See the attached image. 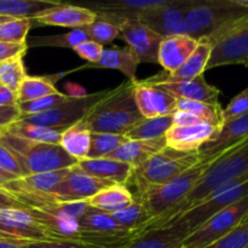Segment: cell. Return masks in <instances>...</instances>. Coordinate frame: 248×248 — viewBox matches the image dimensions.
Wrapping results in <instances>:
<instances>
[{
	"label": "cell",
	"instance_id": "cell-51",
	"mask_svg": "<svg viewBox=\"0 0 248 248\" xmlns=\"http://www.w3.org/2000/svg\"><path fill=\"white\" fill-rule=\"evenodd\" d=\"M199 123H203V121L190 113L181 110H176L173 113V126H190Z\"/></svg>",
	"mask_w": 248,
	"mask_h": 248
},
{
	"label": "cell",
	"instance_id": "cell-31",
	"mask_svg": "<svg viewBox=\"0 0 248 248\" xmlns=\"http://www.w3.org/2000/svg\"><path fill=\"white\" fill-rule=\"evenodd\" d=\"M58 4L52 0H0V16L31 19Z\"/></svg>",
	"mask_w": 248,
	"mask_h": 248
},
{
	"label": "cell",
	"instance_id": "cell-47",
	"mask_svg": "<svg viewBox=\"0 0 248 248\" xmlns=\"http://www.w3.org/2000/svg\"><path fill=\"white\" fill-rule=\"evenodd\" d=\"M28 248H96L77 241H62V240H43L26 244Z\"/></svg>",
	"mask_w": 248,
	"mask_h": 248
},
{
	"label": "cell",
	"instance_id": "cell-27",
	"mask_svg": "<svg viewBox=\"0 0 248 248\" xmlns=\"http://www.w3.org/2000/svg\"><path fill=\"white\" fill-rule=\"evenodd\" d=\"M165 147H166L165 137L147 140H128L106 157L126 162L133 169H137Z\"/></svg>",
	"mask_w": 248,
	"mask_h": 248
},
{
	"label": "cell",
	"instance_id": "cell-38",
	"mask_svg": "<svg viewBox=\"0 0 248 248\" xmlns=\"http://www.w3.org/2000/svg\"><path fill=\"white\" fill-rule=\"evenodd\" d=\"M28 77L24 56H16L10 60L0 62V85L7 87L11 91L17 92L22 81Z\"/></svg>",
	"mask_w": 248,
	"mask_h": 248
},
{
	"label": "cell",
	"instance_id": "cell-15",
	"mask_svg": "<svg viewBox=\"0 0 248 248\" xmlns=\"http://www.w3.org/2000/svg\"><path fill=\"white\" fill-rule=\"evenodd\" d=\"M111 184L113 183L102 181V179L85 173L75 165L70 167L69 173L63 179L62 183L53 190L51 198L60 202L86 201Z\"/></svg>",
	"mask_w": 248,
	"mask_h": 248
},
{
	"label": "cell",
	"instance_id": "cell-18",
	"mask_svg": "<svg viewBox=\"0 0 248 248\" xmlns=\"http://www.w3.org/2000/svg\"><path fill=\"white\" fill-rule=\"evenodd\" d=\"M133 98L144 119L171 115L176 111V97L161 87L144 84L138 79L135 81Z\"/></svg>",
	"mask_w": 248,
	"mask_h": 248
},
{
	"label": "cell",
	"instance_id": "cell-32",
	"mask_svg": "<svg viewBox=\"0 0 248 248\" xmlns=\"http://www.w3.org/2000/svg\"><path fill=\"white\" fill-rule=\"evenodd\" d=\"M173 126V114L159 118L144 119L138 121L127 133L130 140H147L165 137L167 131Z\"/></svg>",
	"mask_w": 248,
	"mask_h": 248
},
{
	"label": "cell",
	"instance_id": "cell-3",
	"mask_svg": "<svg viewBox=\"0 0 248 248\" xmlns=\"http://www.w3.org/2000/svg\"><path fill=\"white\" fill-rule=\"evenodd\" d=\"M242 177H248V140L208 162L207 169L198 183L188 196L174 208L164 225L183 215L196 203L201 202L208 194L222 184Z\"/></svg>",
	"mask_w": 248,
	"mask_h": 248
},
{
	"label": "cell",
	"instance_id": "cell-26",
	"mask_svg": "<svg viewBox=\"0 0 248 248\" xmlns=\"http://www.w3.org/2000/svg\"><path fill=\"white\" fill-rule=\"evenodd\" d=\"M78 169L92 177L113 184L125 186L131 178L133 167L126 162L101 157V159H82L77 162Z\"/></svg>",
	"mask_w": 248,
	"mask_h": 248
},
{
	"label": "cell",
	"instance_id": "cell-6",
	"mask_svg": "<svg viewBox=\"0 0 248 248\" xmlns=\"http://www.w3.org/2000/svg\"><path fill=\"white\" fill-rule=\"evenodd\" d=\"M0 143L9 148L16 156L23 170L24 177L70 169L78 162L60 144L33 142L7 132L0 133Z\"/></svg>",
	"mask_w": 248,
	"mask_h": 248
},
{
	"label": "cell",
	"instance_id": "cell-25",
	"mask_svg": "<svg viewBox=\"0 0 248 248\" xmlns=\"http://www.w3.org/2000/svg\"><path fill=\"white\" fill-rule=\"evenodd\" d=\"M140 60L131 47L104 48L99 60L82 65V69H114L123 73L128 81H136Z\"/></svg>",
	"mask_w": 248,
	"mask_h": 248
},
{
	"label": "cell",
	"instance_id": "cell-11",
	"mask_svg": "<svg viewBox=\"0 0 248 248\" xmlns=\"http://www.w3.org/2000/svg\"><path fill=\"white\" fill-rule=\"evenodd\" d=\"M196 0H166L162 5L140 11L136 18L157 35L166 38L184 34V23L189 10Z\"/></svg>",
	"mask_w": 248,
	"mask_h": 248
},
{
	"label": "cell",
	"instance_id": "cell-8",
	"mask_svg": "<svg viewBox=\"0 0 248 248\" xmlns=\"http://www.w3.org/2000/svg\"><path fill=\"white\" fill-rule=\"evenodd\" d=\"M79 242L96 248H119L138 232L119 224L110 215L90 208L79 220Z\"/></svg>",
	"mask_w": 248,
	"mask_h": 248
},
{
	"label": "cell",
	"instance_id": "cell-35",
	"mask_svg": "<svg viewBox=\"0 0 248 248\" xmlns=\"http://www.w3.org/2000/svg\"><path fill=\"white\" fill-rule=\"evenodd\" d=\"M110 216L126 229L138 232V234L145 232L153 220L142 202L136 199L128 207L124 208L119 212L111 213Z\"/></svg>",
	"mask_w": 248,
	"mask_h": 248
},
{
	"label": "cell",
	"instance_id": "cell-50",
	"mask_svg": "<svg viewBox=\"0 0 248 248\" xmlns=\"http://www.w3.org/2000/svg\"><path fill=\"white\" fill-rule=\"evenodd\" d=\"M1 208H16V210H27L28 206L17 199L11 191L0 188V210Z\"/></svg>",
	"mask_w": 248,
	"mask_h": 248
},
{
	"label": "cell",
	"instance_id": "cell-5",
	"mask_svg": "<svg viewBox=\"0 0 248 248\" xmlns=\"http://www.w3.org/2000/svg\"><path fill=\"white\" fill-rule=\"evenodd\" d=\"M200 162L198 152H179L166 145L147 162L133 169L125 186L136 196L150 186L167 183Z\"/></svg>",
	"mask_w": 248,
	"mask_h": 248
},
{
	"label": "cell",
	"instance_id": "cell-2",
	"mask_svg": "<svg viewBox=\"0 0 248 248\" xmlns=\"http://www.w3.org/2000/svg\"><path fill=\"white\" fill-rule=\"evenodd\" d=\"M248 17V0H196L184 23V34L211 43L225 31Z\"/></svg>",
	"mask_w": 248,
	"mask_h": 248
},
{
	"label": "cell",
	"instance_id": "cell-22",
	"mask_svg": "<svg viewBox=\"0 0 248 248\" xmlns=\"http://www.w3.org/2000/svg\"><path fill=\"white\" fill-rule=\"evenodd\" d=\"M29 215L44 229L48 240L79 242V222L63 216L55 215L41 207H28Z\"/></svg>",
	"mask_w": 248,
	"mask_h": 248
},
{
	"label": "cell",
	"instance_id": "cell-24",
	"mask_svg": "<svg viewBox=\"0 0 248 248\" xmlns=\"http://www.w3.org/2000/svg\"><path fill=\"white\" fill-rule=\"evenodd\" d=\"M196 46L198 40L186 34L162 38L157 55V63L164 68V72H173L186 62Z\"/></svg>",
	"mask_w": 248,
	"mask_h": 248
},
{
	"label": "cell",
	"instance_id": "cell-59",
	"mask_svg": "<svg viewBox=\"0 0 248 248\" xmlns=\"http://www.w3.org/2000/svg\"><path fill=\"white\" fill-rule=\"evenodd\" d=\"M247 248H248V247H247Z\"/></svg>",
	"mask_w": 248,
	"mask_h": 248
},
{
	"label": "cell",
	"instance_id": "cell-14",
	"mask_svg": "<svg viewBox=\"0 0 248 248\" xmlns=\"http://www.w3.org/2000/svg\"><path fill=\"white\" fill-rule=\"evenodd\" d=\"M120 36L135 51L140 63H157L162 36L140 23L136 17H126L120 24Z\"/></svg>",
	"mask_w": 248,
	"mask_h": 248
},
{
	"label": "cell",
	"instance_id": "cell-40",
	"mask_svg": "<svg viewBox=\"0 0 248 248\" xmlns=\"http://www.w3.org/2000/svg\"><path fill=\"white\" fill-rule=\"evenodd\" d=\"M29 18H7L0 23V41L10 44H27L31 28Z\"/></svg>",
	"mask_w": 248,
	"mask_h": 248
},
{
	"label": "cell",
	"instance_id": "cell-17",
	"mask_svg": "<svg viewBox=\"0 0 248 248\" xmlns=\"http://www.w3.org/2000/svg\"><path fill=\"white\" fill-rule=\"evenodd\" d=\"M248 140V113L240 118L228 121L220 128L217 137L203 144L198 150L199 157L202 164H208L224 154L228 150L241 144Z\"/></svg>",
	"mask_w": 248,
	"mask_h": 248
},
{
	"label": "cell",
	"instance_id": "cell-55",
	"mask_svg": "<svg viewBox=\"0 0 248 248\" xmlns=\"http://www.w3.org/2000/svg\"><path fill=\"white\" fill-rule=\"evenodd\" d=\"M7 18H10V17H2V16H0V23H1V22H4V21H6Z\"/></svg>",
	"mask_w": 248,
	"mask_h": 248
},
{
	"label": "cell",
	"instance_id": "cell-19",
	"mask_svg": "<svg viewBox=\"0 0 248 248\" xmlns=\"http://www.w3.org/2000/svg\"><path fill=\"white\" fill-rule=\"evenodd\" d=\"M220 127L207 123L190 126H172L165 135L167 147L179 152H198L203 144L217 137Z\"/></svg>",
	"mask_w": 248,
	"mask_h": 248
},
{
	"label": "cell",
	"instance_id": "cell-13",
	"mask_svg": "<svg viewBox=\"0 0 248 248\" xmlns=\"http://www.w3.org/2000/svg\"><path fill=\"white\" fill-rule=\"evenodd\" d=\"M0 239L28 244L48 240L43 228L31 218L27 210L1 208L0 210Z\"/></svg>",
	"mask_w": 248,
	"mask_h": 248
},
{
	"label": "cell",
	"instance_id": "cell-9",
	"mask_svg": "<svg viewBox=\"0 0 248 248\" xmlns=\"http://www.w3.org/2000/svg\"><path fill=\"white\" fill-rule=\"evenodd\" d=\"M109 90L94 92L91 94H82L78 97H70L68 101L47 111L40 114H31V115L19 116L18 120L23 123L39 125L43 127L52 128L63 132L65 128L70 127L78 121L85 118L90 109L103 98Z\"/></svg>",
	"mask_w": 248,
	"mask_h": 248
},
{
	"label": "cell",
	"instance_id": "cell-53",
	"mask_svg": "<svg viewBox=\"0 0 248 248\" xmlns=\"http://www.w3.org/2000/svg\"><path fill=\"white\" fill-rule=\"evenodd\" d=\"M0 248H28V247L26 246V244H22V242H15V241H9V240L0 239Z\"/></svg>",
	"mask_w": 248,
	"mask_h": 248
},
{
	"label": "cell",
	"instance_id": "cell-16",
	"mask_svg": "<svg viewBox=\"0 0 248 248\" xmlns=\"http://www.w3.org/2000/svg\"><path fill=\"white\" fill-rule=\"evenodd\" d=\"M213 44L208 39H200L198 40V46L194 52L186 58V62L178 69L171 73H157L156 75H153V77L145 80H140V81L148 85H156L161 84V82H181L195 79L200 75H203V73L206 72Z\"/></svg>",
	"mask_w": 248,
	"mask_h": 248
},
{
	"label": "cell",
	"instance_id": "cell-41",
	"mask_svg": "<svg viewBox=\"0 0 248 248\" xmlns=\"http://www.w3.org/2000/svg\"><path fill=\"white\" fill-rule=\"evenodd\" d=\"M70 98L68 94L58 92L56 94H51V96L43 97V98L35 99V101L31 102H23V103H18V110L21 116L24 115H31V114H40L44 111H47L50 109L55 108V107L60 106V104L64 103L65 101Z\"/></svg>",
	"mask_w": 248,
	"mask_h": 248
},
{
	"label": "cell",
	"instance_id": "cell-49",
	"mask_svg": "<svg viewBox=\"0 0 248 248\" xmlns=\"http://www.w3.org/2000/svg\"><path fill=\"white\" fill-rule=\"evenodd\" d=\"M18 107H0V133L19 119Z\"/></svg>",
	"mask_w": 248,
	"mask_h": 248
},
{
	"label": "cell",
	"instance_id": "cell-30",
	"mask_svg": "<svg viewBox=\"0 0 248 248\" xmlns=\"http://www.w3.org/2000/svg\"><path fill=\"white\" fill-rule=\"evenodd\" d=\"M166 0H110V1L89 2L82 6L92 10L94 12L103 14L120 15L125 17H136L140 11L150 9V7L160 6Z\"/></svg>",
	"mask_w": 248,
	"mask_h": 248
},
{
	"label": "cell",
	"instance_id": "cell-12",
	"mask_svg": "<svg viewBox=\"0 0 248 248\" xmlns=\"http://www.w3.org/2000/svg\"><path fill=\"white\" fill-rule=\"evenodd\" d=\"M207 69L230 64H244L248 58V17L230 27L213 41Z\"/></svg>",
	"mask_w": 248,
	"mask_h": 248
},
{
	"label": "cell",
	"instance_id": "cell-52",
	"mask_svg": "<svg viewBox=\"0 0 248 248\" xmlns=\"http://www.w3.org/2000/svg\"><path fill=\"white\" fill-rule=\"evenodd\" d=\"M18 104L17 92L0 85V107H15Z\"/></svg>",
	"mask_w": 248,
	"mask_h": 248
},
{
	"label": "cell",
	"instance_id": "cell-46",
	"mask_svg": "<svg viewBox=\"0 0 248 248\" xmlns=\"http://www.w3.org/2000/svg\"><path fill=\"white\" fill-rule=\"evenodd\" d=\"M0 167L9 172V173L18 177V178L24 177V172L22 170L21 165H19L18 160L12 154L11 150L5 147L4 144H1V143H0Z\"/></svg>",
	"mask_w": 248,
	"mask_h": 248
},
{
	"label": "cell",
	"instance_id": "cell-39",
	"mask_svg": "<svg viewBox=\"0 0 248 248\" xmlns=\"http://www.w3.org/2000/svg\"><path fill=\"white\" fill-rule=\"evenodd\" d=\"M125 135L115 133H92L91 144H90L89 155L86 159H101L108 156L109 154L128 142Z\"/></svg>",
	"mask_w": 248,
	"mask_h": 248
},
{
	"label": "cell",
	"instance_id": "cell-20",
	"mask_svg": "<svg viewBox=\"0 0 248 248\" xmlns=\"http://www.w3.org/2000/svg\"><path fill=\"white\" fill-rule=\"evenodd\" d=\"M97 14L82 5L60 4L31 18L36 26H58L78 29L85 28L96 21Z\"/></svg>",
	"mask_w": 248,
	"mask_h": 248
},
{
	"label": "cell",
	"instance_id": "cell-48",
	"mask_svg": "<svg viewBox=\"0 0 248 248\" xmlns=\"http://www.w3.org/2000/svg\"><path fill=\"white\" fill-rule=\"evenodd\" d=\"M27 51H28L27 44H10L0 41V62H4L16 56H24Z\"/></svg>",
	"mask_w": 248,
	"mask_h": 248
},
{
	"label": "cell",
	"instance_id": "cell-56",
	"mask_svg": "<svg viewBox=\"0 0 248 248\" xmlns=\"http://www.w3.org/2000/svg\"><path fill=\"white\" fill-rule=\"evenodd\" d=\"M244 65H246V67L248 68V58H247V60H246V62L244 63Z\"/></svg>",
	"mask_w": 248,
	"mask_h": 248
},
{
	"label": "cell",
	"instance_id": "cell-21",
	"mask_svg": "<svg viewBox=\"0 0 248 248\" xmlns=\"http://www.w3.org/2000/svg\"><path fill=\"white\" fill-rule=\"evenodd\" d=\"M190 234L182 223H173L140 232L119 248H179Z\"/></svg>",
	"mask_w": 248,
	"mask_h": 248
},
{
	"label": "cell",
	"instance_id": "cell-42",
	"mask_svg": "<svg viewBox=\"0 0 248 248\" xmlns=\"http://www.w3.org/2000/svg\"><path fill=\"white\" fill-rule=\"evenodd\" d=\"M84 29L86 31L90 40L96 41L97 44L102 46L111 43L118 36H120V28L119 27L110 23V22L98 18V17L96 18V21L92 22L90 26L85 27Z\"/></svg>",
	"mask_w": 248,
	"mask_h": 248
},
{
	"label": "cell",
	"instance_id": "cell-43",
	"mask_svg": "<svg viewBox=\"0 0 248 248\" xmlns=\"http://www.w3.org/2000/svg\"><path fill=\"white\" fill-rule=\"evenodd\" d=\"M248 247V222H244L241 225L217 240L213 244L203 248H247Z\"/></svg>",
	"mask_w": 248,
	"mask_h": 248
},
{
	"label": "cell",
	"instance_id": "cell-1",
	"mask_svg": "<svg viewBox=\"0 0 248 248\" xmlns=\"http://www.w3.org/2000/svg\"><path fill=\"white\" fill-rule=\"evenodd\" d=\"M135 81L123 82L109 90L89 110L82 120L92 133L126 135L143 119L133 98Z\"/></svg>",
	"mask_w": 248,
	"mask_h": 248
},
{
	"label": "cell",
	"instance_id": "cell-29",
	"mask_svg": "<svg viewBox=\"0 0 248 248\" xmlns=\"http://www.w3.org/2000/svg\"><path fill=\"white\" fill-rule=\"evenodd\" d=\"M92 132L84 120L78 121L70 127L65 128L61 136L60 145L68 155L80 161L86 159L91 144Z\"/></svg>",
	"mask_w": 248,
	"mask_h": 248
},
{
	"label": "cell",
	"instance_id": "cell-54",
	"mask_svg": "<svg viewBox=\"0 0 248 248\" xmlns=\"http://www.w3.org/2000/svg\"><path fill=\"white\" fill-rule=\"evenodd\" d=\"M7 183H9V182H6L5 181V179H2L1 177H0V188H6V186H7Z\"/></svg>",
	"mask_w": 248,
	"mask_h": 248
},
{
	"label": "cell",
	"instance_id": "cell-45",
	"mask_svg": "<svg viewBox=\"0 0 248 248\" xmlns=\"http://www.w3.org/2000/svg\"><path fill=\"white\" fill-rule=\"evenodd\" d=\"M73 50L78 53L81 58L87 61V63H94L99 60L103 52V46L97 44L93 40H85L82 43L78 44Z\"/></svg>",
	"mask_w": 248,
	"mask_h": 248
},
{
	"label": "cell",
	"instance_id": "cell-44",
	"mask_svg": "<svg viewBox=\"0 0 248 248\" xmlns=\"http://www.w3.org/2000/svg\"><path fill=\"white\" fill-rule=\"evenodd\" d=\"M248 113V87L237 93L225 108H223V125Z\"/></svg>",
	"mask_w": 248,
	"mask_h": 248
},
{
	"label": "cell",
	"instance_id": "cell-7",
	"mask_svg": "<svg viewBox=\"0 0 248 248\" xmlns=\"http://www.w3.org/2000/svg\"><path fill=\"white\" fill-rule=\"evenodd\" d=\"M247 195L248 177H242V178L228 182V183L222 184L217 189H215L212 193L208 194L201 202L196 203L195 206L189 208L183 215H181L176 219L171 220L165 225L182 223L188 228L189 232H193L200 225L207 222L211 217L228 208L229 206L234 205Z\"/></svg>",
	"mask_w": 248,
	"mask_h": 248
},
{
	"label": "cell",
	"instance_id": "cell-28",
	"mask_svg": "<svg viewBox=\"0 0 248 248\" xmlns=\"http://www.w3.org/2000/svg\"><path fill=\"white\" fill-rule=\"evenodd\" d=\"M133 201L135 198L127 186L124 184H111L86 200V202L94 210L111 215L128 207Z\"/></svg>",
	"mask_w": 248,
	"mask_h": 248
},
{
	"label": "cell",
	"instance_id": "cell-23",
	"mask_svg": "<svg viewBox=\"0 0 248 248\" xmlns=\"http://www.w3.org/2000/svg\"><path fill=\"white\" fill-rule=\"evenodd\" d=\"M154 86H159L179 99L202 102V103L218 106L220 104V91L213 85H210L205 80L203 75L195 78L189 81L181 82H161Z\"/></svg>",
	"mask_w": 248,
	"mask_h": 248
},
{
	"label": "cell",
	"instance_id": "cell-4",
	"mask_svg": "<svg viewBox=\"0 0 248 248\" xmlns=\"http://www.w3.org/2000/svg\"><path fill=\"white\" fill-rule=\"evenodd\" d=\"M207 166L208 164L200 162L167 183L150 186L138 195L133 196L136 200L142 202L152 217L153 220L148 229L160 228L164 225L174 208L188 196L191 189L195 186Z\"/></svg>",
	"mask_w": 248,
	"mask_h": 248
},
{
	"label": "cell",
	"instance_id": "cell-37",
	"mask_svg": "<svg viewBox=\"0 0 248 248\" xmlns=\"http://www.w3.org/2000/svg\"><path fill=\"white\" fill-rule=\"evenodd\" d=\"M176 110L186 111V113L193 114V115H195L196 118H199L201 121H203V123L217 126V127L222 128L223 126L222 104L212 106V104L202 103V102L177 98Z\"/></svg>",
	"mask_w": 248,
	"mask_h": 248
},
{
	"label": "cell",
	"instance_id": "cell-34",
	"mask_svg": "<svg viewBox=\"0 0 248 248\" xmlns=\"http://www.w3.org/2000/svg\"><path fill=\"white\" fill-rule=\"evenodd\" d=\"M2 132H7L16 137L23 138V140H33V142L50 143V144H60L62 132L52 128L43 127L39 125H31V124L23 123L17 120L11 126Z\"/></svg>",
	"mask_w": 248,
	"mask_h": 248
},
{
	"label": "cell",
	"instance_id": "cell-33",
	"mask_svg": "<svg viewBox=\"0 0 248 248\" xmlns=\"http://www.w3.org/2000/svg\"><path fill=\"white\" fill-rule=\"evenodd\" d=\"M55 78L51 77H27L17 90L18 103L35 101L43 97L58 93L55 86Z\"/></svg>",
	"mask_w": 248,
	"mask_h": 248
},
{
	"label": "cell",
	"instance_id": "cell-57",
	"mask_svg": "<svg viewBox=\"0 0 248 248\" xmlns=\"http://www.w3.org/2000/svg\"><path fill=\"white\" fill-rule=\"evenodd\" d=\"M245 222H248V217L246 218V220H245Z\"/></svg>",
	"mask_w": 248,
	"mask_h": 248
},
{
	"label": "cell",
	"instance_id": "cell-58",
	"mask_svg": "<svg viewBox=\"0 0 248 248\" xmlns=\"http://www.w3.org/2000/svg\"><path fill=\"white\" fill-rule=\"evenodd\" d=\"M179 248H186V247H184V246H182V247H179Z\"/></svg>",
	"mask_w": 248,
	"mask_h": 248
},
{
	"label": "cell",
	"instance_id": "cell-36",
	"mask_svg": "<svg viewBox=\"0 0 248 248\" xmlns=\"http://www.w3.org/2000/svg\"><path fill=\"white\" fill-rule=\"evenodd\" d=\"M86 31L84 28L72 29L68 33L57 34V35L46 36H31L27 40L29 47H61L74 48L78 44L89 40Z\"/></svg>",
	"mask_w": 248,
	"mask_h": 248
},
{
	"label": "cell",
	"instance_id": "cell-10",
	"mask_svg": "<svg viewBox=\"0 0 248 248\" xmlns=\"http://www.w3.org/2000/svg\"><path fill=\"white\" fill-rule=\"evenodd\" d=\"M248 217V195L234 205L211 217L188 235L183 242L186 248H203L232 232Z\"/></svg>",
	"mask_w": 248,
	"mask_h": 248
}]
</instances>
